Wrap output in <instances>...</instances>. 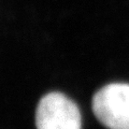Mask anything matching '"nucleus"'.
I'll return each instance as SVG.
<instances>
[{"label": "nucleus", "mask_w": 129, "mask_h": 129, "mask_svg": "<svg viewBox=\"0 0 129 129\" xmlns=\"http://www.w3.org/2000/svg\"><path fill=\"white\" fill-rule=\"evenodd\" d=\"M92 112L108 129H129V84L112 83L94 95Z\"/></svg>", "instance_id": "1"}, {"label": "nucleus", "mask_w": 129, "mask_h": 129, "mask_svg": "<svg viewBox=\"0 0 129 129\" xmlns=\"http://www.w3.org/2000/svg\"><path fill=\"white\" fill-rule=\"evenodd\" d=\"M37 129H82L78 106L60 92L42 97L36 111Z\"/></svg>", "instance_id": "2"}]
</instances>
